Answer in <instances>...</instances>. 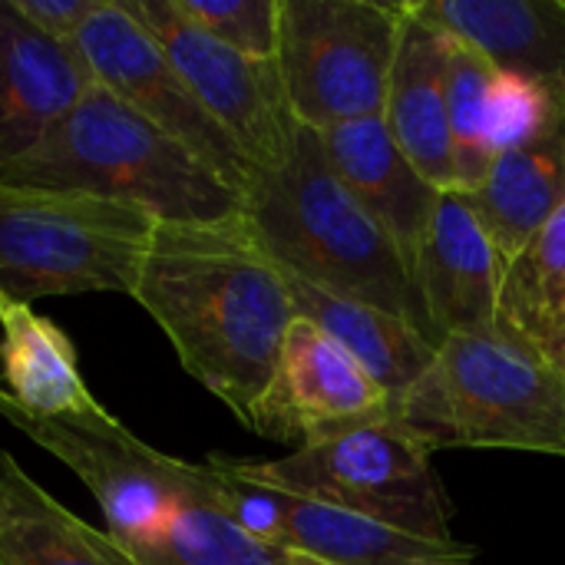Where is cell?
Returning a JSON list of instances; mask_svg holds the SVG:
<instances>
[{"instance_id": "cell-1", "label": "cell", "mask_w": 565, "mask_h": 565, "mask_svg": "<svg viewBox=\"0 0 565 565\" xmlns=\"http://www.w3.org/2000/svg\"><path fill=\"white\" fill-rule=\"evenodd\" d=\"M132 301L162 328L182 371L252 430L298 308L248 215L159 222Z\"/></svg>"}, {"instance_id": "cell-2", "label": "cell", "mask_w": 565, "mask_h": 565, "mask_svg": "<svg viewBox=\"0 0 565 565\" xmlns=\"http://www.w3.org/2000/svg\"><path fill=\"white\" fill-rule=\"evenodd\" d=\"M245 215L285 271L391 311L437 348L407 255L338 179L315 129H298L285 166L252 175Z\"/></svg>"}, {"instance_id": "cell-3", "label": "cell", "mask_w": 565, "mask_h": 565, "mask_svg": "<svg viewBox=\"0 0 565 565\" xmlns=\"http://www.w3.org/2000/svg\"><path fill=\"white\" fill-rule=\"evenodd\" d=\"M394 414L430 447L565 457V374L510 321L450 334Z\"/></svg>"}, {"instance_id": "cell-4", "label": "cell", "mask_w": 565, "mask_h": 565, "mask_svg": "<svg viewBox=\"0 0 565 565\" xmlns=\"http://www.w3.org/2000/svg\"><path fill=\"white\" fill-rule=\"evenodd\" d=\"M0 179L116 199L156 222H215L245 212L242 192L103 86H93L36 149L0 169Z\"/></svg>"}, {"instance_id": "cell-5", "label": "cell", "mask_w": 565, "mask_h": 565, "mask_svg": "<svg viewBox=\"0 0 565 565\" xmlns=\"http://www.w3.org/2000/svg\"><path fill=\"white\" fill-rule=\"evenodd\" d=\"M156 225L116 199L0 179V298H132Z\"/></svg>"}, {"instance_id": "cell-6", "label": "cell", "mask_w": 565, "mask_h": 565, "mask_svg": "<svg viewBox=\"0 0 565 565\" xmlns=\"http://www.w3.org/2000/svg\"><path fill=\"white\" fill-rule=\"evenodd\" d=\"M235 467L265 487L434 543H457L450 533L454 507L437 477L434 450L397 414L298 447L278 460H235Z\"/></svg>"}, {"instance_id": "cell-7", "label": "cell", "mask_w": 565, "mask_h": 565, "mask_svg": "<svg viewBox=\"0 0 565 565\" xmlns=\"http://www.w3.org/2000/svg\"><path fill=\"white\" fill-rule=\"evenodd\" d=\"M404 23V0H281L275 60L295 119L321 132L384 116Z\"/></svg>"}, {"instance_id": "cell-8", "label": "cell", "mask_w": 565, "mask_h": 565, "mask_svg": "<svg viewBox=\"0 0 565 565\" xmlns=\"http://www.w3.org/2000/svg\"><path fill=\"white\" fill-rule=\"evenodd\" d=\"M0 417L76 473L96 497L106 533L129 556L152 540L179 493L185 460L149 447L106 407L93 414L33 417L0 387Z\"/></svg>"}, {"instance_id": "cell-9", "label": "cell", "mask_w": 565, "mask_h": 565, "mask_svg": "<svg viewBox=\"0 0 565 565\" xmlns=\"http://www.w3.org/2000/svg\"><path fill=\"white\" fill-rule=\"evenodd\" d=\"M156 36L202 109L232 136L255 172H271L291 159L301 122L291 113L278 60L245 56L192 20L175 0H122Z\"/></svg>"}, {"instance_id": "cell-10", "label": "cell", "mask_w": 565, "mask_h": 565, "mask_svg": "<svg viewBox=\"0 0 565 565\" xmlns=\"http://www.w3.org/2000/svg\"><path fill=\"white\" fill-rule=\"evenodd\" d=\"M93 83L132 106L166 136L199 156L218 179L245 195L252 166L232 136L202 109L156 36L126 10L122 0H103L76 36Z\"/></svg>"}, {"instance_id": "cell-11", "label": "cell", "mask_w": 565, "mask_h": 565, "mask_svg": "<svg viewBox=\"0 0 565 565\" xmlns=\"http://www.w3.org/2000/svg\"><path fill=\"white\" fill-rule=\"evenodd\" d=\"M394 414V401L318 324L295 318L252 434L308 447Z\"/></svg>"}, {"instance_id": "cell-12", "label": "cell", "mask_w": 565, "mask_h": 565, "mask_svg": "<svg viewBox=\"0 0 565 565\" xmlns=\"http://www.w3.org/2000/svg\"><path fill=\"white\" fill-rule=\"evenodd\" d=\"M414 278L437 348L450 334L493 328L500 321L507 258L467 192H440L427 232L414 252Z\"/></svg>"}, {"instance_id": "cell-13", "label": "cell", "mask_w": 565, "mask_h": 565, "mask_svg": "<svg viewBox=\"0 0 565 565\" xmlns=\"http://www.w3.org/2000/svg\"><path fill=\"white\" fill-rule=\"evenodd\" d=\"M93 86L76 43L53 40L0 0V169L36 149Z\"/></svg>"}, {"instance_id": "cell-14", "label": "cell", "mask_w": 565, "mask_h": 565, "mask_svg": "<svg viewBox=\"0 0 565 565\" xmlns=\"http://www.w3.org/2000/svg\"><path fill=\"white\" fill-rule=\"evenodd\" d=\"M318 136L338 179L384 225L414 268V252L427 232L440 189L430 185L404 156L384 116L338 122Z\"/></svg>"}, {"instance_id": "cell-15", "label": "cell", "mask_w": 565, "mask_h": 565, "mask_svg": "<svg viewBox=\"0 0 565 565\" xmlns=\"http://www.w3.org/2000/svg\"><path fill=\"white\" fill-rule=\"evenodd\" d=\"M407 7L480 50L497 73L565 86V0H407Z\"/></svg>"}, {"instance_id": "cell-16", "label": "cell", "mask_w": 565, "mask_h": 565, "mask_svg": "<svg viewBox=\"0 0 565 565\" xmlns=\"http://www.w3.org/2000/svg\"><path fill=\"white\" fill-rule=\"evenodd\" d=\"M447 60L450 33L420 20L407 7V23L387 86L384 122L417 172L440 192L457 189L447 122Z\"/></svg>"}, {"instance_id": "cell-17", "label": "cell", "mask_w": 565, "mask_h": 565, "mask_svg": "<svg viewBox=\"0 0 565 565\" xmlns=\"http://www.w3.org/2000/svg\"><path fill=\"white\" fill-rule=\"evenodd\" d=\"M467 195L510 265L565 202V99L543 129L507 146L483 185Z\"/></svg>"}, {"instance_id": "cell-18", "label": "cell", "mask_w": 565, "mask_h": 565, "mask_svg": "<svg viewBox=\"0 0 565 565\" xmlns=\"http://www.w3.org/2000/svg\"><path fill=\"white\" fill-rule=\"evenodd\" d=\"M275 490V487H271ZM278 493L275 546L328 565H420L473 563L477 550L467 543H434L377 520L315 503L285 490Z\"/></svg>"}, {"instance_id": "cell-19", "label": "cell", "mask_w": 565, "mask_h": 565, "mask_svg": "<svg viewBox=\"0 0 565 565\" xmlns=\"http://www.w3.org/2000/svg\"><path fill=\"white\" fill-rule=\"evenodd\" d=\"M0 565H139L0 450Z\"/></svg>"}, {"instance_id": "cell-20", "label": "cell", "mask_w": 565, "mask_h": 565, "mask_svg": "<svg viewBox=\"0 0 565 565\" xmlns=\"http://www.w3.org/2000/svg\"><path fill=\"white\" fill-rule=\"evenodd\" d=\"M285 278L298 315L334 338L394 401V407L434 364L437 348L404 318L358 298L321 291L291 271H285Z\"/></svg>"}, {"instance_id": "cell-21", "label": "cell", "mask_w": 565, "mask_h": 565, "mask_svg": "<svg viewBox=\"0 0 565 565\" xmlns=\"http://www.w3.org/2000/svg\"><path fill=\"white\" fill-rule=\"evenodd\" d=\"M0 387L33 417L93 414L103 404L79 374L76 344L33 305L0 298Z\"/></svg>"}, {"instance_id": "cell-22", "label": "cell", "mask_w": 565, "mask_h": 565, "mask_svg": "<svg viewBox=\"0 0 565 565\" xmlns=\"http://www.w3.org/2000/svg\"><path fill=\"white\" fill-rule=\"evenodd\" d=\"M132 559L139 565H288V553L245 533L218 503L209 467L185 463L166 520Z\"/></svg>"}, {"instance_id": "cell-23", "label": "cell", "mask_w": 565, "mask_h": 565, "mask_svg": "<svg viewBox=\"0 0 565 565\" xmlns=\"http://www.w3.org/2000/svg\"><path fill=\"white\" fill-rule=\"evenodd\" d=\"M497 83L500 73L493 63L470 43L450 36L447 122L460 192L480 189L497 162Z\"/></svg>"}, {"instance_id": "cell-24", "label": "cell", "mask_w": 565, "mask_h": 565, "mask_svg": "<svg viewBox=\"0 0 565 565\" xmlns=\"http://www.w3.org/2000/svg\"><path fill=\"white\" fill-rule=\"evenodd\" d=\"M500 318L536 344L565 328V202L507 265Z\"/></svg>"}, {"instance_id": "cell-25", "label": "cell", "mask_w": 565, "mask_h": 565, "mask_svg": "<svg viewBox=\"0 0 565 565\" xmlns=\"http://www.w3.org/2000/svg\"><path fill=\"white\" fill-rule=\"evenodd\" d=\"M175 7L199 30L245 56H278L281 0H175Z\"/></svg>"}, {"instance_id": "cell-26", "label": "cell", "mask_w": 565, "mask_h": 565, "mask_svg": "<svg viewBox=\"0 0 565 565\" xmlns=\"http://www.w3.org/2000/svg\"><path fill=\"white\" fill-rule=\"evenodd\" d=\"M13 3L33 26H40L43 33L63 43H76L83 26L103 7V0H13Z\"/></svg>"}, {"instance_id": "cell-27", "label": "cell", "mask_w": 565, "mask_h": 565, "mask_svg": "<svg viewBox=\"0 0 565 565\" xmlns=\"http://www.w3.org/2000/svg\"><path fill=\"white\" fill-rule=\"evenodd\" d=\"M540 348L550 354V361H553V364H556V367L565 374V328L553 331L550 338H543V341H540Z\"/></svg>"}, {"instance_id": "cell-28", "label": "cell", "mask_w": 565, "mask_h": 565, "mask_svg": "<svg viewBox=\"0 0 565 565\" xmlns=\"http://www.w3.org/2000/svg\"><path fill=\"white\" fill-rule=\"evenodd\" d=\"M288 553V550H285ZM288 565H328L321 559H311V556H301V553H288Z\"/></svg>"}, {"instance_id": "cell-29", "label": "cell", "mask_w": 565, "mask_h": 565, "mask_svg": "<svg viewBox=\"0 0 565 565\" xmlns=\"http://www.w3.org/2000/svg\"><path fill=\"white\" fill-rule=\"evenodd\" d=\"M420 565H473V563H420Z\"/></svg>"}]
</instances>
